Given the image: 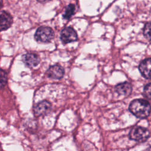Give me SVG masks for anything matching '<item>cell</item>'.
Returning <instances> with one entry per match:
<instances>
[{
	"mask_svg": "<svg viewBox=\"0 0 151 151\" xmlns=\"http://www.w3.org/2000/svg\"><path fill=\"white\" fill-rule=\"evenodd\" d=\"M130 112L140 119L147 117L150 113L151 106L149 103L143 99L133 100L129 107Z\"/></svg>",
	"mask_w": 151,
	"mask_h": 151,
	"instance_id": "6da1fadb",
	"label": "cell"
},
{
	"mask_svg": "<svg viewBox=\"0 0 151 151\" xmlns=\"http://www.w3.org/2000/svg\"><path fill=\"white\" fill-rule=\"evenodd\" d=\"M54 37V32L53 29L45 26L39 27L34 35L35 40L38 42H49Z\"/></svg>",
	"mask_w": 151,
	"mask_h": 151,
	"instance_id": "7a4b0ae2",
	"label": "cell"
},
{
	"mask_svg": "<svg viewBox=\"0 0 151 151\" xmlns=\"http://www.w3.org/2000/svg\"><path fill=\"white\" fill-rule=\"evenodd\" d=\"M149 136L150 132L147 129L139 126L133 127L129 134L131 139L139 142H145L149 138Z\"/></svg>",
	"mask_w": 151,
	"mask_h": 151,
	"instance_id": "3957f363",
	"label": "cell"
},
{
	"mask_svg": "<svg viewBox=\"0 0 151 151\" xmlns=\"http://www.w3.org/2000/svg\"><path fill=\"white\" fill-rule=\"evenodd\" d=\"M78 38L76 31L71 27H65L60 33V40L64 44L74 42Z\"/></svg>",
	"mask_w": 151,
	"mask_h": 151,
	"instance_id": "277c9868",
	"label": "cell"
},
{
	"mask_svg": "<svg viewBox=\"0 0 151 151\" xmlns=\"http://www.w3.org/2000/svg\"><path fill=\"white\" fill-rule=\"evenodd\" d=\"M51 109V104L47 100H42L37 103L33 108L34 115L36 117L44 116Z\"/></svg>",
	"mask_w": 151,
	"mask_h": 151,
	"instance_id": "5b68a950",
	"label": "cell"
},
{
	"mask_svg": "<svg viewBox=\"0 0 151 151\" xmlns=\"http://www.w3.org/2000/svg\"><path fill=\"white\" fill-rule=\"evenodd\" d=\"M64 74V70L62 66L58 64H55L50 66L46 71V75L48 77L60 80L62 78Z\"/></svg>",
	"mask_w": 151,
	"mask_h": 151,
	"instance_id": "8992f818",
	"label": "cell"
},
{
	"mask_svg": "<svg viewBox=\"0 0 151 151\" xmlns=\"http://www.w3.org/2000/svg\"><path fill=\"white\" fill-rule=\"evenodd\" d=\"M22 61L28 67L32 68L38 65L40 63V58L38 54L34 52H27L22 57Z\"/></svg>",
	"mask_w": 151,
	"mask_h": 151,
	"instance_id": "52a82bcc",
	"label": "cell"
},
{
	"mask_svg": "<svg viewBox=\"0 0 151 151\" xmlns=\"http://www.w3.org/2000/svg\"><path fill=\"white\" fill-rule=\"evenodd\" d=\"M139 69L142 75L146 78H151V58L143 60L139 64Z\"/></svg>",
	"mask_w": 151,
	"mask_h": 151,
	"instance_id": "ba28073f",
	"label": "cell"
},
{
	"mask_svg": "<svg viewBox=\"0 0 151 151\" xmlns=\"http://www.w3.org/2000/svg\"><path fill=\"white\" fill-rule=\"evenodd\" d=\"M12 24V17L8 12L3 11L0 14V31L8 29Z\"/></svg>",
	"mask_w": 151,
	"mask_h": 151,
	"instance_id": "9c48e42d",
	"label": "cell"
},
{
	"mask_svg": "<svg viewBox=\"0 0 151 151\" xmlns=\"http://www.w3.org/2000/svg\"><path fill=\"white\" fill-rule=\"evenodd\" d=\"M116 93L120 95L128 96L129 95L132 90V87L131 84L127 82L118 84L114 88Z\"/></svg>",
	"mask_w": 151,
	"mask_h": 151,
	"instance_id": "30bf717a",
	"label": "cell"
},
{
	"mask_svg": "<svg viewBox=\"0 0 151 151\" xmlns=\"http://www.w3.org/2000/svg\"><path fill=\"white\" fill-rule=\"evenodd\" d=\"M8 76L5 71L0 69V90L4 88L7 83Z\"/></svg>",
	"mask_w": 151,
	"mask_h": 151,
	"instance_id": "8fae6325",
	"label": "cell"
},
{
	"mask_svg": "<svg viewBox=\"0 0 151 151\" xmlns=\"http://www.w3.org/2000/svg\"><path fill=\"white\" fill-rule=\"evenodd\" d=\"M75 6L73 4H70L66 8L64 14H63V17L65 19H69L74 13Z\"/></svg>",
	"mask_w": 151,
	"mask_h": 151,
	"instance_id": "7c38bea8",
	"label": "cell"
},
{
	"mask_svg": "<svg viewBox=\"0 0 151 151\" xmlns=\"http://www.w3.org/2000/svg\"><path fill=\"white\" fill-rule=\"evenodd\" d=\"M143 32L145 37L147 39L151 40V22H147L145 25Z\"/></svg>",
	"mask_w": 151,
	"mask_h": 151,
	"instance_id": "4fadbf2b",
	"label": "cell"
},
{
	"mask_svg": "<svg viewBox=\"0 0 151 151\" xmlns=\"http://www.w3.org/2000/svg\"><path fill=\"white\" fill-rule=\"evenodd\" d=\"M144 96L150 100H151V83L146 84L143 89Z\"/></svg>",
	"mask_w": 151,
	"mask_h": 151,
	"instance_id": "5bb4252c",
	"label": "cell"
},
{
	"mask_svg": "<svg viewBox=\"0 0 151 151\" xmlns=\"http://www.w3.org/2000/svg\"><path fill=\"white\" fill-rule=\"evenodd\" d=\"M38 2H47V1H49L50 0H37Z\"/></svg>",
	"mask_w": 151,
	"mask_h": 151,
	"instance_id": "9a60e30c",
	"label": "cell"
},
{
	"mask_svg": "<svg viewBox=\"0 0 151 151\" xmlns=\"http://www.w3.org/2000/svg\"><path fill=\"white\" fill-rule=\"evenodd\" d=\"M2 0H0V9L2 8Z\"/></svg>",
	"mask_w": 151,
	"mask_h": 151,
	"instance_id": "2e32d148",
	"label": "cell"
},
{
	"mask_svg": "<svg viewBox=\"0 0 151 151\" xmlns=\"http://www.w3.org/2000/svg\"><path fill=\"white\" fill-rule=\"evenodd\" d=\"M0 58H1V57H0Z\"/></svg>",
	"mask_w": 151,
	"mask_h": 151,
	"instance_id": "e0dca14e",
	"label": "cell"
}]
</instances>
